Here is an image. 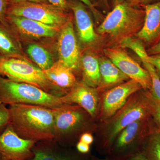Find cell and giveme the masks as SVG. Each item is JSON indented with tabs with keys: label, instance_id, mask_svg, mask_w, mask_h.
Here are the masks:
<instances>
[{
	"label": "cell",
	"instance_id": "6da1fadb",
	"mask_svg": "<svg viewBox=\"0 0 160 160\" xmlns=\"http://www.w3.org/2000/svg\"><path fill=\"white\" fill-rule=\"evenodd\" d=\"M151 117L149 96L147 92H137L112 117L98 123L95 147L102 155H109L115 139L126 126L135 121Z\"/></svg>",
	"mask_w": 160,
	"mask_h": 160
},
{
	"label": "cell",
	"instance_id": "7a4b0ae2",
	"mask_svg": "<svg viewBox=\"0 0 160 160\" xmlns=\"http://www.w3.org/2000/svg\"><path fill=\"white\" fill-rule=\"evenodd\" d=\"M9 108L10 124L20 137L37 142L53 141L55 132L52 109L25 104L9 105Z\"/></svg>",
	"mask_w": 160,
	"mask_h": 160
},
{
	"label": "cell",
	"instance_id": "3957f363",
	"mask_svg": "<svg viewBox=\"0 0 160 160\" xmlns=\"http://www.w3.org/2000/svg\"><path fill=\"white\" fill-rule=\"evenodd\" d=\"M54 138L61 146L72 148L85 132L95 133L98 122L86 110L74 104H64L52 109Z\"/></svg>",
	"mask_w": 160,
	"mask_h": 160
},
{
	"label": "cell",
	"instance_id": "277c9868",
	"mask_svg": "<svg viewBox=\"0 0 160 160\" xmlns=\"http://www.w3.org/2000/svg\"><path fill=\"white\" fill-rule=\"evenodd\" d=\"M145 17V10L138 9L134 5L127 2L118 3L99 26L98 32L121 42L140 31Z\"/></svg>",
	"mask_w": 160,
	"mask_h": 160
},
{
	"label": "cell",
	"instance_id": "5b68a950",
	"mask_svg": "<svg viewBox=\"0 0 160 160\" xmlns=\"http://www.w3.org/2000/svg\"><path fill=\"white\" fill-rule=\"evenodd\" d=\"M0 103L4 105H37L50 109L63 105L59 97L48 93L37 86L18 82L0 75Z\"/></svg>",
	"mask_w": 160,
	"mask_h": 160
},
{
	"label": "cell",
	"instance_id": "8992f818",
	"mask_svg": "<svg viewBox=\"0 0 160 160\" xmlns=\"http://www.w3.org/2000/svg\"><path fill=\"white\" fill-rule=\"evenodd\" d=\"M0 75L14 82L31 84L59 97L66 94L49 82L43 70L24 58L0 56Z\"/></svg>",
	"mask_w": 160,
	"mask_h": 160
},
{
	"label": "cell",
	"instance_id": "52a82bcc",
	"mask_svg": "<svg viewBox=\"0 0 160 160\" xmlns=\"http://www.w3.org/2000/svg\"><path fill=\"white\" fill-rule=\"evenodd\" d=\"M149 118L135 121L120 132L107 156L112 160H123L140 152L149 131Z\"/></svg>",
	"mask_w": 160,
	"mask_h": 160
},
{
	"label": "cell",
	"instance_id": "ba28073f",
	"mask_svg": "<svg viewBox=\"0 0 160 160\" xmlns=\"http://www.w3.org/2000/svg\"><path fill=\"white\" fill-rule=\"evenodd\" d=\"M66 11L49 3L23 2L9 4L7 15L22 17L61 28L70 17Z\"/></svg>",
	"mask_w": 160,
	"mask_h": 160
},
{
	"label": "cell",
	"instance_id": "9c48e42d",
	"mask_svg": "<svg viewBox=\"0 0 160 160\" xmlns=\"http://www.w3.org/2000/svg\"><path fill=\"white\" fill-rule=\"evenodd\" d=\"M142 89L137 82L129 79L101 93L98 123L110 118L124 106L132 94Z\"/></svg>",
	"mask_w": 160,
	"mask_h": 160
},
{
	"label": "cell",
	"instance_id": "30bf717a",
	"mask_svg": "<svg viewBox=\"0 0 160 160\" xmlns=\"http://www.w3.org/2000/svg\"><path fill=\"white\" fill-rule=\"evenodd\" d=\"M37 142L20 137L10 124L0 135V153L6 160H30Z\"/></svg>",
	"mask_w": 160,
	"mask_h": 160
},
{
	"label": "cell",
	"instance_id": "8fae6325",
	"mask_svg": "<svg viewBox=\"0 0 160 160\" xmlns=\"http://www.w3.org/2000/svg\"><path fill=\"white\" fill-rule=\"evenodd\" d=\"M104 52L107 58L129 79L137 82L142 89H150L152 82L149 72L125 52L121 49L107 48L104 49Z\"/></svg>",
	"mask_w": 160,
	"mask_h": 160
},
{
	"label": "cell",
	"instance_id": "7c38bea8",
	"mask_svg": "<svg viewBox=\"0 0 160 160\" xmlns=\"http://www.w3.org/2000/svg\"><path fill=\"white\" fill-rule=\"evenodd\" d=\"M101 93L97 88L78 82L66 94L60 97L63 104L78 105L97 121Z\"/></svg>",
	"mask_w": 160,
	"mask_h": 160
},
{
	"label": "cell",
	"instance_id": "4fadbf2b",
	"mask_svg": "<svg viewBox=\"0 0 160 160\" xmlns=\"http://www.w3.org/2000/svg\"><path fill=\"white\" fill-rule=\"evenodd\" d=\"M60 32L57 45L59 61L74 72L80 67V52L71 17Z\"/></svg>",
	"mask_w": 160,
	"mask_h": 160
},
{
	"label": "cell",
	"instance_id": "5bb4252c",
	"mask_svg": "<svg viewBox=\"0 0 160 160\" xmlns=\"http://www.w3.org/2000/svg\"><path fill=\"white\" fill-rule=\"evenodd\" d=\"M30 160H91L92 156L82 154L77 149L61 146L54 141H40L32 149Z\"/></svg>",
	"mask_w": 160,
	"mask_h": 160
},
{
	"label": "cell",
	"instance_id": "9a60e30c",
	"mask_svg": "<svg viewBox=\"0 0 160 160\" xmlns=\"http://www.w3.org/2000/svg\"><path fill=\"white\" fill-rule=\"evenodd\" d=\"M6 19L10 27L16 33L34 38L54 37L59 28L46 25L35 20L7 15Z\"/></svg>",
	"mask_w": 160,
	"mask_h": 160
},
{
	"label": "cell",
	"instance_id": "2e32d148",
	"mask_svg": "<svg viewBox=\"0 0 160 160\" xmlns=\"http://www.w3.org/2000/svg\"><path fill=\"white\" fill-rule=\"evenodd\" d=\"M145 12L142 27L136 35L143 44L151 47L160 40V1L146 5Z\"/></svg>",
	"mask_w": 160,
	"mask_h": 160
},
{
	"label": "cell",
	"instance_id": "e0dca14e",
	"mask_svg": "<svg viewBox=\"0 0 160 160\" xmlns=\"http://www.w3.org/2000/svg\"><path fill=\"white\" fill-rule=\"evenodd\" d=\"M69 3V2H68ZM69 7L74 13L79 37L81 42L85 44L92 43L96 40L93 22L86 5L77 1H70Z\"/></svg>",
	"mask_w": 160,
	"mask_h": 160
},
{
	"label": "cell",
	"instance_id": "ac0fdd59",
	"mask_svg": "<svg viewBox=\"0 0 160 160\" xmlns=\"http://www.w3.org/2000/svg\"><path fill=\"white\" fill-rule=\"evenodd\" d=\"M43 71L49 82L66 94L78 82L74 72L59 60Z\"/></svg>",
	"mask_w": 160,
	"mask_h": 160
},
{
	"label": "cell",
	"instance_id": "d6986e66",
	"mask_svg": "<svg viewBox=\"0 0 160 160\" xmlns=\"http://www.w3.org/2000/svg\"><path fill=\"white\" fill-rule=\"evenodd\" d=\"M99 62L101 83L97 89L100 93L129 80L109 59Z\"/></svg>",
	"mask_w": 160,
	"mask_h": 160
},
{
	"label": "cell",
	"instance_id": "ffe728a7",
	"mask_svg": "<svg viewBox=\"0 0 160 160\" xmlns=\"http://www.w3.org/2000/svg\"><path fill=\"white\" fill-rule=\"evenodd\" d=\"M0 56L24 58L17 33L11 27L0 22Z\"/></svg>",
	"mask_w": 160,
	"mask_h": 160
},
{
	"label": "cell",
	"instance_id": "44dd1931",
	"mask_svg": "<svg viewBox=\"0 0 160 160\" xmlns=\"http://www.w3.org/2000/svg\"><path fill=\"white\" fill-rule=\"evenodd\" d=\"M80 66L82 82L88 86L98 89L101 83L98 60L92 54H86L82 58Z\"/></svg>",
	"mask_w": 160,
	"mask_h": 160
},
{
	"label": "cell",
	"instance_id": "7402d4cb",
	"mask_svg": "<svg viewBox=\"0 0 160 160\" xmlns=\"http://www.w3.org/2000/svg\"><path fill=\"white\" fill-rule=\"evenodd\" d=\"M156 125L150 122L148 134L140 151L147 160H160V129Z\"/></svg>",
	"mask_w": 160,
	"mask_h": 160
},
{
	"label": "cell",
	"instance_id": "603a6c76",
	"mask_svg": "<svg viewBox=\"0 0 160 160\" xmlns=\"http://www.w3.org/2000/svg\"><path fill=\"white\" fill-rule=\"evenodd\" d=\"M26 51L37 66L42 70L49 69L54 64L50 52L41 45L34 43L30 44Z\"/></svg>",
	"mask_w": 160,
	"mask_h": 160
},
{
	"label": "cell",
	"instance_id": "cb8c5ba5",
	"mask_svg": "<svg viewBox=\"0 0 160 160\" xmlns=\"http://www.w3.org/2000/svg\"><path fill=\"white\" fill-rule=\"evenodd\" d=\"M143 65L151 77L152 85L150 92H148L152 99L160 102V78L154 66L151 65L144 57H139Z\"/></svg>",
	"mask_w": 160,
	"mask_h": 160
},
{
	"label": "cell",
	"instance_id": "d4e9b609",
	"mask_svg": "<svg viewBox=\"0 0 160 160\" xmlns=\"http://www.w3.org/2000/svg\"><path fill=\"white\" fill-rule=\"evenodd\" d=\"M11 115L9 108L0 103V135L3 133L10 124Z\"/></svg>",
	"mask_w": 160,
	"mask_h": 160
},
{
	"label": "cell",
	"instance_id": "484cf974",
	"mask_svg": "<svg viewBox=\"0 0 160 160\" xmlns=\"http://www.w3.org/2000/svg\"><path fill=\"white\" fill-rule=\"evenodd\" d=\"M148 93L150 105V115L160 129V102L152 99Z\"/></svg>",
	"mask_w": 160,
	"mask_h": 160
},
{
	"label": "cell",
	"instance_id": "4316f807",
	"mask_svg": "<svg viewBox=\"0 0 160 160\" xmlns=\"http://www.w3.org/2000/svg\"><path fill=\"white\" fill-rule=\"evenodd\" d=\"M138 56H142L160 72V54L149 55L146 50H142L136 53Z\"/></svg>",
	"mask_w": 160,
	"mask_h": 160
},
{
	"label": "cell",
	"instance_id": "83f0119b",
	"mask_svg": "<svg viewBox=\"0 0 160 160\" xmlns=\"http://www.w3.org/2000/svg\"><path fill=\"white\" fill-rule=\"evenodd\" d=\"M9 4V0H0V22L7 27L10 26L6 19Z\"/></svg>",
	"mask_w": 160,
	"mask_h": 160
},
{
	"label": "cell",
	"instance_id": "f1b7e54d",
	"mask_svg": "<svg viewBox=\"0 0 160 160\" xmlns=\"http://www.w3.org/2000/svg\"><path fill=\"white\" fill-rule=\"evenodd\" d=\"M75 146L78 151L82 154H86L90 153V146L88 144L79 141Z\"/></svg>",
	"mask_w": 160,
	"mask_h": 160
},
{
	"label": "cell",
	"instance_id": "f546056e",
	"mask_svg": "<svg viewBox=\"0 0 160 160\" xmlns=\"http://www.w3.org/2000/svg\"><path fill=\"white\" fill-rule=\"evenodd\" d=\"M50 4L67 11L69 7V3L66 0H47Z\"/></svg>",
	"mask_w": 160,
	"mask_h": 160
},
{
	"label": "cell",
	"instance_id": "4dcf8cb0",
	"mask_svg": "<svg viewBox=\"0 0 160 160\" xmlns=\"http://www.w3.org/2000/svg\"><path fill=\"white\" fill-rule=\"evenodd\" d=\"M79 141L90 146L94 142V138L92 133L90 132H85L81 135Z\"/></svg>",
	"mask_w": 160,
	"mask_h": 160
},
{
	"label": "cell",
	"instance_id": "1f68e13d",
	"mask_svg": "<svg viewBox=\"0 0 160 160\" xmlns=\"http://www.w3.org/2000/svg\"><path fill=\"white\" fill-rule=\"evenodd\" d=\"M147 52L149 55L160 54V40L156 44L150 47Z\"/></svg>",
	"mask_w": 160,
	"mask_h": 160
},
{
	"label": "cell",
	"instance_id": "d6a6232c",
	"mask_svg": "<svg viewBox=\"0 0 160 160\" xmlns=\"http://www.w3.org/2000/svg\"><path fill=\"white\" fill-rule=\"evenodd\" d=\"M78 1L82 3L89 8L95 16L97 17L99 15L98 10L94 8L91 0H78Z\"/></svg>",
	"mask_w": 160,
	"mask_h": 160
},
{
	"label": "cell",
	"instance_id": "836d02e7",
	"mask_svg": "<svg viewBox=\"0 0 160 160\" xmlns=\"http://www.w3.org/2000/svg\"><path fill=\"white\" fill-rule=\"evenodd\" d=\"M9 4H13L20 2H36L39 3H46L48 4V1L47 0H9Z\"/></svg>",
	"mask_w": 160,
	"mask_h": 160
},
{
	"label": "cell",
	"instance_id": "e575fe53",
	"mask_svg": "<svg viewBox=\"0 0 160 160\" xmlns=\"http://www.w3.org/2000/svg\"><path fill=\"white\" fill-rule=\"evenodd\" d=\"M123 160H147L145 156L143 155V153L140 152L130 157L127 158L126 159Z\"/></svg>",
	"mask_w": 160,
	"mask_h": 160
},
{
	"label": "cell",
	"instance_id": "d590c367",
	"mask_svg": "<svg viewBox=\"0 0 160 160\" xmlns=\"http://www.w3.org/2000/svg\"><path fill=\"white\" fill-rule=\"evenodd\" d=\"M134 1L135 0H115V2L116 5V4L122 2H127L130 3L132 5Z\"/></svg>",
	"mask_w": 160,
	"mask_h": 160
},
{
	"label": "cell",
	"instance_id": "8d00e7d4",
	"mask_svg": "<svg viewBox=\"0 0 160 160\" xmlns=\"http://www.w3.org/2000/svg\"><path fill=\"white\" fill-rule=\"evenodd\" d=\"M92 160H112L111 158L109 157L106 156L105 158H99L94 157L92 156Z\"/></svg>",
	"mask_w": 160,
	"mask_h": 160
},
{
	"label": "cell",
	"instance_id": "74e56055",
	"mask_svg": "<svg viewBox=\"0 0 160 160\" xmlns=\"http://www.w3.org/2000/svg\"><path fill=\"white\" fill-rule=\"evenodd\" d=\"M149 0H135L134 2H133V5H135V4L136 3H145L146 2H148Z\"/></svg>",
	"mask_w": 160,
	"mask_h": 160
},
{
	"label": "cell",
	"instance_id": "f35d334b",
	"mask_svg": "<svg viewBox=\"0 0 160 160\" xmlns=\"http://www.w3.org/2000/svg\"><path fill=\"white\" fill-rule=\"evenodd\" d=\"M103 4H104L106 6H108V0H102Z\"/></svg>",
	"mask_w": 160,
	"mask_h": 160
},
{
	"label": "cell",
	"instance_id": "ab89813d",
	"mask_svg": "<svg viewBox=\"0 0 160 160\" xmlns=\"http://www.w3.org/2000/svg\"><path fill=\"white\" fill-rule=\"evenodd\" d=\"M0 160H6L3 158V157L1 153H0Z\"/></svg>",
	"mask_w": 160,
	"mask_h": 160
},
{
	"label": "cell",
	"instance_id": "60d3db41",
	"mask_svg": "<svg viewBox=\"0 0 160 160\" xmlns=\"http://www.w3.org/2000/svg\"><path fill=\"white\" fill-rule=\"evenodd\" d=\"M91 160H92V158H91Z\"/></svg>",
	"mask_w": 160,
	"mask_h": 160
}]
</instances>
